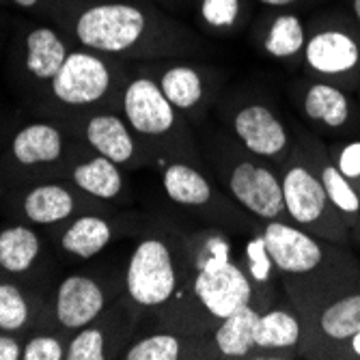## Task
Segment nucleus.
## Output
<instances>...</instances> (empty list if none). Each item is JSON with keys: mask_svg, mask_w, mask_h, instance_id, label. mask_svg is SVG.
I'll return each instance as SVG.
<instances>
[{"mask_svg": "<svg viewBox=\"0 0 360 360\" xmlns=\"http://www.w3.org/2000/svg\"><path fill=\"white\" fill-rule=\"evenodd\" d=\"M244 304H252V289L236 259L233 233L222 226H205L184 236L179 287L171 302L155 311L158 328L210 335Z\"/></svg>", "mask_w": 360, "mask_h": 360, "instance_id": "obj_1", "label": "nucleus"}, {"mask_svg": "<svg viewBox=\"0 0 360 360\" xmlns=\"http://www.w3.org/2000/svg\"><path fill=\"white\" fill-rule=\"evenodd\" d=\"M261 233L302 321L360 283L356 259L339 248L341 244L321 240L287 220L264 222Z\"/></svg>", "mask_w": 360, "mask_h": 360, "instance_id": "obj_2", "label": "nucleus"}, {"mask_svg": "<svg viewBox=\"0 0 360 360\" xmlns=\"http://www.w3.org/2000/svg\"><path fill=\"white\" fill-rule=\"evenodd\" d=\"M119 104L123 119L158 158V165L165 160L205 165L188 127V119L167 100L153 78L139 76L129 80L123 86Z\"/></svg>", "mask_w": 360, "mask_h": 360, "instance_id": "obj_3", "label": "nucleus"}, {"mask_svg": "<svg viewBox=\"0 0 360 360\" xmlns=\"http://www.w3.org/2000/svg\"><path fill=\"white\" fill-rule=\"evenodd\" d=\"M210 160L220 186L244 214L261 224L287 220L281 173H276L266 160L250 155L229 139H216L212 143Z\"/></svg>", "mask_w": 360, "mask_h": 360, "instance_id": "obj_4", "label": "nucleus"}, {"mask_svg": "<svg viewBox=\"0 0 360 360\" xmlns=\"http://www.w3.org/2000/svg\"><path fill=\"white\" fill-rule=\"evenodd\" d=\"M184 233H151L136 242L125 266V293L139 311H160L171 302L181 278Z\"/></svg>", "mask_w": 360, "mask_h": 360, "instance_id": "obj_5", "label": "nucleus"}, {"mask_svg": "<svg viewBox=\"0 0 360 360\" xmlns=\"http://www.w3.org/2000/svg\"><path fill=\"white\" fill-rule=\"evenodd\" d=\"M281 184L287 222L333 244L347 242L349 226L330 203L307 153L283 162Z\"/></svg>", "mask_w": 360, "mask_h": 360, "instance_id": "obj_6", "label": "nucleus"}, {"mask_svg": "<svg viewBox=\"0 0 360 360\" xmlns=\"http://www.w3.org/2000/svg\"><path fill=\"white\" fill-rule=\"evenodd\" d=\"M160 167L162 190L173 205L203 220H218L220 226L231 233H240V229L248 226L240 205L216 186L203 167L184 160H165Z\"/></svg>", "mask_w": 360, "mask_h": 360, "instance_id": "obj_7", "label": "nucleus"}, {"mask_svg": "<svg viewBox=\"0 0 360 360\" xmlns=\"http://www.w3.org/2000/svg\"><path fill=\"white\" fill-rule=\"evenodd\" d=\"M147 26V15L139 7L106 3L89 7L78 15L76 37L91 52L127 54L139 48Z\"/></svg>", "mask_w": 360, "mask_h": 360, "instance_id": "obj_8", "label": "nucleus"}, {"mask_svg": "<svg viewBox=\"0 0 360 360\" xmlns=\"http://www.w3.org/2000/svg\"><path fill=\"white\" fill-rule=\"evenodd\" d=\"M360 333V283L302 321L300 349L309 358H341Z\"/></svg>", "mask_w": 360, "mask_h": 360, "instance_id": "obj_9", "label": "nucleus"}, {"mask_svg": "<svg viewBox=\"0 0 360 360\" xmlns=\"http://www.w3.org/2000/svg\"><path fill=\"white\" fill-rule=\"evenodd\" d=\"M226 125L233 141L250 155L283 165L291 139L278 115L261 102H233L226 110Z\"/></svg>", "mask_w": 360, "mask_h": 360, "instance_id": "obj_10", "label": "nucleus"}, {"mask_svg": "<svg viewBox=\"0 0 360 360\" xmlns=\"http://www.w3.org/2000/svg\"><path fill=\"white\" fill-rule=\"evenodd\" d=\"M112 74L106 60L93 52H70L50 82L52 100L65 108L84 110L108 102Z\"/></svg>", "mask_w": 360, "mask_h": 360, "instance_id": "obj_11", "label": "nucleus"}, {"mask_svg": "<svg viewBox=\"0 0 360 360\" xmlns=\"http://www.w3.org/2000/svg\"><path fill=\"white\" fill-rule=\"evenodd\" d=\"M80 132L95 153L112 160L121 169H141L158 162L147 145L134 134V129L127 125L123 115L108 110L93 112L82 121Z\"/></svg>", "mask_w": 360, "mask_h": 360, "instance_id": "obj_12", "label": "nucleus"}, {"mask_svg": "<svg viewBox=\"0 0 360 360\" xmlns=\"http://www.w3.org/2000/svg\"><path fill=\"white\" fill-rule=\"evenodd\" d=\"M108 309L106 289L89 274L65 276L54 293V323L60 333H76Z\"/></svg>", "mask_w": 360, "mask_h": 360, "instance_id": "obj_13", "label": "nucleus"}, {"mask_svg": "<svg viewBox=\"0 0 360 360\" xmlns=\"http://www.w3.org/2000/svg\"><path fill=\"white\" fill-rule=\"evenodd\" d=\"M97 203L89 194L80 192L76 186L70 188L58 181H46L32 186L20 199V212L28 224L52 226L68 222L78 214L80 207H95Z\"/></svg>", "mask_w": 360, "mask_h": 360, "instance_id": "obj_14", "label": "nucleus"}, {"mask_svg": "<svg viewBox=\"0 0 360 360\" xmlns=\"http://www.w3.org/2000/svg\"><path fill=\"white\" fill-rule=\"evenodd\" d=\"M125 360H192V358H220L218 347L210 335H181L173 330H158L139 337L121 349Z\"/></svg>", "mask_w": 360, "mask_h": 360, "instance_id": "obj_15", "label": "nucleus"}, {"mask_svg": "<svg viewBox=\"0 0 360 360\" xmlns=\"http://www.w3.org/2000/svg\"><path fill=\"white\" fill-rule=\"evenodd\" d=\"M68 153V139L63 129L50 121H32L20 127L9 145L13 167L24 171L58 165Z\"/></svg>", "mask_w": 360, "mask_h": 360, "instance_id": "obj_16", "label": "nucleus"}, {"mask_svg": "<svg viewBox=\"0 0 360 360\" xmlns=\"http://www.w3.org/2000/svg\"><path fill=\"white\" fill-rule=\"evenodd\" d=\"M236 259L250 283L252 307L259 311L274 307V281L278 278V272L261 229H255L248 238L236 240Z\"/></svg>", "mask_w": 360, "mask_h": 360, "instance_id": "obj_17", "label": "nucleus"}, {"mask_svg": "<svg viewBox=\"0 0 360 360\" xmlns=\"http://www.w3.org/2000/svg\"><path fill=\"white\" fill-rule=\"evenodd\" d=\"M167 100L188 119L201 117L216 97L210 93V82L203 72L192 65H171L155 78Z\"/></svg>", "mask_w": 360, "mask_h": 360, "instance_id": "obj_18", "label": "nucleus"}, {"mask_svg": "<svg viewBox=\"0 0 360 360\" xmlns=\"http://www.w3.org/2000/svg\"><path fill=\"white\" fill-rule=\"evenodd\" d=\"M304 58L313 72L326 78H339L358 68L360 48L347 32L321 30L304 44Z\"/></svg>", "mask_w": 360, "mask_h": 360, "instance_id": "obj_19", "label": "nucleus"}, {"mask_svg": "<svg viewBox=\"0 0 360 360\" xmlns=\"http://www.w3.org/2000/svg\"><path fill=\"white\" fill-rule=\"evenodd\" d=\"M302 341V319L298 311L270 307L259 313L255 326L257 358H283L293 354Z\"/></svg>", "mask_w": 360, "mask_h": 360, "instance_id": "obj_20", "label": "nucleus"}, {"mask_svg": "<svg viewBox=\"0 0 360 360\" xmlns=\"http://www.w3.org/2000/svg\"><path fill=\"white\" fill-rule=\"evenodd\" d=\"M115 238L117 229L106 216L82 212L58 233V248L65 255L86 261L104 252Z\"/></svg>", "mask_w": 360, "mask_h": 360, "instance_id": "obj_21", "label": "nucleus"}, {"mask_svg": "<svg viewBox=\"0 0 360 360\" xmlns=\"http://www.w3.org/2000/svg\"><path fill=\"white\" fill-rule=\"evenodd\" d=\"M127 335L119 333V323L115 321V311H104L95 321L86 323L84 328L76 330L68 341V356L65 360H106L119 358Z\"/></svg>", "mask_w": 360, "mask_h": 360, "instance_id": "obj_22", "label": "nucleus"}, {"mask_svg": "<svg viewBox=\"0 0 360 360\" xmlns=\"http://www.w3.org/2000/svg\"><path fill=\"white\" fill-rule=\"evenodd\" d=\"M70 179L80 192L89 194L95 201H117L127 194L123 169L100 153L78 162L70 173Z\"/></svg>", "mask_w": 360, "mask_h": 360, "instance_id": "obj_23", "label": "nucleus"}, {"mask_svg": "<svg viewBox=\"0 0 360 360\" xmlns=\"http://www.w3.org/2000/svg\"><path fill=\"white\" fill-rule=\"evenodd\" d=\"M304 153L309 155L311 165H313L326 194H328L330 203L335 205V210L341 214V218L347 222L349 229H356V224L360 220V192L341 173V169L337 167L333 155L321 151L319 145H315L311 153L309 151H304Z\"/></svg>", "mask_w": 360, "mask_h": 360, "instance_id": "obj_24", "label": "nucleus"}, {"mask_svg": "<svg viewBox=\"0 0 360 360\" xmlns=\"http://www.w3.org/2000/svg\"><path fill=\"white\" fill-rule=\"evenodd\" d=\"M41 257V238L28 222L0 229V270L9 276H24L35 270Z\"/></svg>", "mask_w": 360, "mask_h": 360, "instance_id": "obj_25", "label": "nucleus"}, {"mask_svg": "<svg viewBox=\"0 0 360 360\" xmlns=\"http://www.w3.org/2000/svg\"><path fill=\"white\" fill-rule=\"evenodd\" d=\"M302 112L323 129H343L352 119L349 95L330 82H315L300 97Z\"/></svg>", "mask_w": 360, "mask_h": 360, "instance_id": "obj_26", "label": "nucleus"}, {"mask_svg": "<svg viewBox=\"0 0 360 360\" xmlns=\"http://www.w3.org/2000/svg\"><path fill=\"white\" fill-rule=\"evenodd\" d=\"M259 309L244 304L224 317L212 330V339L218 347L220 358H257L255 349V326L259 319Z\"/></svg>", "mask_w": 360, "mask_h": 360, "instance_id": "obj_27", "label": "nucleus"}, {"mask_svg": "<svg viewBox=\"0 0 360 360\" xmlns=\"http://www.w3.org/2000/svg\"><path fill=\"white\" fill-rule=\"evenodd\" d=\"M68 46L48 26L32 28L26 37V74L37 82H52L68 58Z\"/></svg>", "mask_w": 360, "mask_h": 360, "instance_id": "obj_28", "label": "nucleus"}, {"mask_svg": "<svg viewBox=\"0 0 360 360\" xmlns=\"http://www.w3.org/2000/svg\"><path fill=\"white\" fill-rule=\"evenodd\" d=\"M32 307L22 287L13 281H0V333H22L30 326Z\"/></svg>", "mask_w": 360, "mask_h": 360, "instance_id": "obj_29", "label": "nucleus"}, {"mask_svg": "<svg viewBox=\"0 0 360 360\" xmlns=\"http://www.w3.org/2000/svg\"><path fill=\"white\" fill-rule=\"evenodd\" d=\"M266 50L276 58H289L304 50L302 22L296 15H278L268 30Z\"/></svg>", "mask_w": 360, "mask_h": 360, "instance_id": "obj_30", "label": "nucleus"}, {"mask_svg": "<svg viewBox=\"0 0 360 360\" xmlns=\"http://www.w3.org/2000/svg\"><path fill=\"white\" fill-rule=\"evenodd\" d=\"M68 343L58 335H35L24 343L22 360H65Z\"/></svg>", "mask_w": 360, "mask_h": 360, "instance_id": "obj_31", "label": "nucleus"}, {"mask_svg": "<svg viewBox=\"0 0 360 360\" xmlns=\"http://www.w3.org/2000/svg\"><path fill=\"white\" fill-rule=\"evenodd\" d=\"M333 160L337 162L341 173L360 192V141H352L343 147H337L333 151Z\"/></svg>", "mask_w": 360, "mask_h": 360, "instance_id": "obj_32", "label": "nucleus"}, {"mask_svg": "<svg viewBox=\"0 0 360 360\" xmlns=\"http://www.w3.org/2000/svg\"><path fill=\"white\" fill-rule=\"evenodd\" d=\"M238 0H203L201 11L212 26H231L238 18Z\"/></svg>", "mask_w": 360, "mask_h": 360, "instance_id": "obj_33", "label": "nucleus"}, {"mask_svg": "<svg viewBox=\"0 0 360 360\" xmlns=\"http://www.w3.org/2000/svg\"><path fill=\"white\" fill-rule=\"evenodd\" d=\"M24 343L13 333H0V360H22Z\"/></svg>", "mask_w": 360, "mask_h": 360, "instance_id": "obj_34", "label": "nucleus"}, {"mask_svg": "<svg viewBox=\"0 0 360 360\" xmlns=\"http://www.w3.org/2000/svg\"><path fill=\"white\" fill-rule=\"evenodd\" d=\"M341 358H360V333L354 339H349V343L345 345Z\"/></svg>", "mask_w": 360, "mask_h": 360, "instance_id": "obj_35", "label": "nucleus"}, {"mask_svg": "<svg viewBox=\"0 0 360 360\" xmlns=\"http://www.w3.org/2000/svg\"><path fill=\"white\" fill-rule=\"evenodd\" d=\"M259 3H264V5H270V7H285V5H291V3H296V0H259Z\"/></svg>", "mask_w": 360, "mask_h": 360, "instance_id": "obj_36", "label": "nucleus"}, {"mask_svg": "<svg viewBox=\"0 0 360 360\" xmlns=\"http://www.w3.org/2000/svg\"><path fill=\"white\" fill-rule=\"evenodd\" d=\"M13 3L18 5V7H24V9H32L35 7L39 0H13Z\"/></svg>", "mask_w": 360, "mask_h": 360, "instance_id": "obj_37", "label": "nucleus"}, {"mask_svg": "<svg viewBox=\"0 0 360 360\" xmlns=\"http://www.w3.org/2000/svg\"><path fill=\"white\" fill-rule=\"evenodd\" d=\"M354 11H356V18L360 22V0H354Z\"/></svg>", "mask_w": 360, "mask_h": 360, "instance_id": "obj_38", "label": "nucleus"}, {"mask_svg": "<svg viewBox=\"0 0 360 360\" xmlns=\"http://www.w3.org/2000/svg\"><path fill=\"white\" fill-rule=\"evenodd\" d=\"M356 229H358V233H360V220H358V224H356Z\"/></svg>", "mask_w": 360, "mask_h": 360, "instance_id": "obj_39", "label": "nucleus"}, {"mask_svg": "<svg viewBox=\"0 0 360 360\" xmlns=\"http://www.w3.org/2000/svg\"><path fill=\"white\" fill-rule=\"evenodd\" d=\"M358 95H360V91H358Z\"/></svg>", "mask_w": 360, "mask_h": 360, "instance_id": "obj_40", "label": "nucleus"}]
</instances>
